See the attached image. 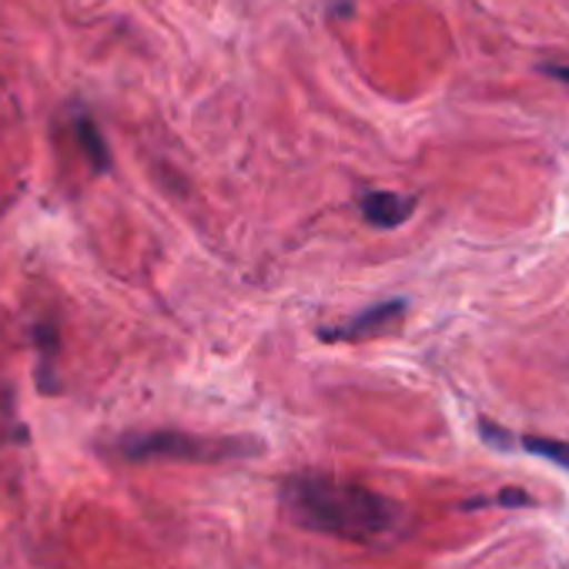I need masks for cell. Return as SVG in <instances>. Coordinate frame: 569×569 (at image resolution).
Segmentation results:
<instances>
[{"label": "cell", "mask_w": 569, "mask_h": 569, "mask_svg": "<svg viewBox=\"0 0 569 569\" xmlns=\"http://www.w3.org/2000/svg\"><path fill=\"white\" fill-rule=\"evenodd\" d=\"M406 316H409V302L406 299H386V302H376V306L356 312L352 319H342V322L322 329L319 339L322 342H366V339L392 332Z\"/></svg>", "instance_id": "obj_3"}, {"label": "cell", "mask_w": 569, "mask_h": 569, "mask_svg": "<svg viewBox=\"0 0 569 569\" xmlns=\"http://www.w3.org/2000/svg\"><path fill=\"white\" fill-rule=\"evenodd\" d=\"M281 506L309 532L342 542L379 546L402 529V506L389 496L326 472H296L281 482Z\"/></svg>", "instance_id": "obj_1"}, {"label": "cell", "mask_w": 569, "mask_h": 569, "mask_svg": "<svg viewBox=\"0 0 569 569\" xmlns=\"http://www.w3.org/2000/svg\"><path fill=\"white\" fill-rule=\"evenodd\" d=\"M539 71H542L546 78L559 81V84H569V64H542Z\"/></svg>", "instance_id": "obj_8"}, {"label": "cell", "mask_w": 569, "mask_h": 569, "mask_svg": "<svg viewBox=\"0 0 569 569\" xmlns=\"http://www.w3.org/2000/svg\"><path fill=\"white\" fill-rule=\"evenodd\" d=\"M74 134H78V144L84 148L91 168H94V171H108V168H111V151H108V141H104L98 121H94L91 114L78 111V114H74Z\"/></svg>", "instance_id": "obj_6"}, {"label": "cell", "mask_w": 569, "mask_h": 569, "mask_svg": "<svg viewBox=\"0 0 569 569\" xmlns=\"http://www.w3.org/2000/svg\"><path fill=\"white\" fill-rule=\"evenodd\" d=\"M492 506H532L536 499L529 496V492H522V489H502L496 499H489Z\"/></svg>", "instance_id": "obj_7"}, {"label": "cell", "mask_w": 569, "mask_h": 569, "mask_svg": "<svg viewBox=\"0 0 569 569\" xmlns=\"http://www.w3.org/2000/svg\"><path fill=\"white\" fill-rule=\"evenodd\" d=\"M479 436H482V442L492 446V449H506V452L519 449V452H529V456L546 459V462H552V466H559V469L569 472V439H552V436H512V432L499 429V426L489 422V419L479 422Z\"/></svg>", "instance_id": "obj_4"}, {"label": "cell", "mask_w": 569, "mask_h": 569, "mask_svg": "<svg viewBox=\"0 0 569 569\" xmlns=\"http://www.w3.org/2000/svg\"><path fill=\"white\" fill-rule=\"evenodd\" d=\"M419 208V198L416 194H396V191H366L359 198V211L362 218L379 228V231H392V228H402Z\"/></svg>", "instance_id": "obj_5"}, {"label": "cell", "mask_w": 569, "mask_h": 569, "mask_svg": "<svg viewBox=\"0 0 569 569\" xmlns=\"http://www.w3.org/2000/svg\"><path fill=\"white\" fill-rule=\"evenodd\" d=\"M118 452L131 462L148 459H174V462H224L254 456L258 446L248 439H218V436H191L178 429H154V432H131L118 442Z\"/></svg>", "instance_id": "obj_2"}]
</instances>
